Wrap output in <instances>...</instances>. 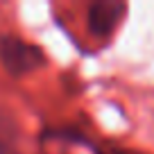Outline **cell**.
<instances>
[{
    "instance_id": "cell-2",
    "label": "cell",
    "mask_w": 154,
    "mask_h": 154,
    "mask_svg": "<svg viewBox=\"0 0 154 154\" xmlns=\"http://www.w3.org/2000/svg\"><path fill=\"white\" fill-rule=\"evenodd\" d=\"M127 14L125 2H116V0H97L91 2L86 11V23L88 32L95 38H109L120 25V20Z\"/></svg>"
},
{
    "instance_id": "cell-3",
    "label": "cell",
    "mask_w": 154,
    "mask_h": 154,
    "mask_svg": "<svg viewBox=\"0 0 154 154\" xmlns=\"http://www.w3.org/2000/svg\"><path fill=\"white\" fill-rule=\"evenodd\" d=\"M111 154H136V152H129V149H111Z\"/></svg>"
},
{
    "instance_id": "cell-1",
    "label": "cell",
    "mask_w": 154,
    "mask_h": 154,
    "mask_svg": "<svg viewBox=\"0 0 154 154\" xmlns=\"http://www.w3.org/2000/svg\"><path fill=\"white\" fill-rule=\"evenodd\" d=\"M0 63L11 77H23L45 66V52L16 34H0Z\"/></svg>"
}]
</instances>
